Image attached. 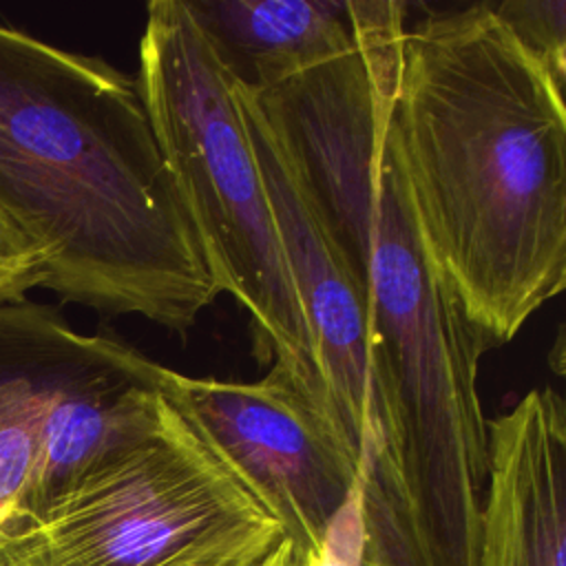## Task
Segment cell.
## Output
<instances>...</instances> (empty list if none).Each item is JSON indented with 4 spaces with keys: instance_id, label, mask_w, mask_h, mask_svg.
<instances>
[{
    "instance_id": "obj_1",
    "label": "cell",
    "mask_w": 566,
    "mask_h": 566,
    "mask_svg": "<svg viewBox=\"0 0 566 566\" xmlns=\"http://www.w3.org/2000/svg\"><path fill=\"white\" fill-rule=\"evenodd\" d=\"M402 2H360L354 44L268 88H248L367 312L391 394L405 504L438 546H480L486 418L480 358L495 343L431 263L398 164L389 106Z\"/></svg>"
},
{
    "instance_id": "obj_2",
    "label": "cell",
    "mask_w": 566,
    "mask_h": 566,
    "mask_svg": "<svg viewBox=\"0 0 566 566\" xmlns=\"http://www.w3.org/2000/svg\"><path fill=\"white\" fill-rule=\"evenodd\" d=\"M391 137L424 250L495 347L566 285V104L491 2L405 27Z\"/></svg>"
},
{
    "instance_id": "obj_3",
    "label": "cell",
    "mask_w": 566,
    "mask_h": 566,
    "mask_svg": "<svg viewBox=\"0 0 566 566\" xmlns=\"http://www.w3.org/2000/svg\"><path fill=\"white\" fill-rule=\"evenodd\" d=\"M0 210L66 303L186 336L219 296L137 80L2 22Z\"/></svg>"
},
{
    "instance_id": "obj_4",
    "label": "cell",
    "mask_w": 566,
    "mask_h": 566,
    "mask_svg": "<svg viewBox=\"0 0 566 566\" xmlns=\"http://www.w3.org/2000/svg\"><path fill=\"white\" fill-rule=\"evenodd\" d=\"M135 80L217 294L245 310L256 360L279 365L336 424L234 80L186 0L146 7Z\"/></svg>"
},
{
    "instance_id": "obj_5",
    "label": "cell",
    "mask_w": 566,
    "mask_h": 566,
    "mask_svg": "<svg viewBox=\"0 0 566 566\" xmlns=\"http://www.w3.org/2000/svg\"><path fill=\"white\" fill-rule=\"evenodd\" d=\"M283 535V522L166 400L150 438L38 513L4 520L0 566H248Z\"/></svg>"
},
{
    "instance_id": "obj_6",
    "label": "cell",
    "mask_w": 566,
    "mask_h": 566,
    "mask_svg": "<svg viewBox=\"0 0 566 566\" xmlns=\"http://www.w3.org/2000/svg\"><path fill=\"white\" fill-rule=\"evenodd\" d=\"M234 97L316 347L332 416L360 462L363 502L402 497L400 429L360 294L312 214L250 91L234 82Z\"/></svg>"
},
{
    "instance_id": "obj_7",
    "label": "cell",
    "mask_w": 566,
    "mask_h": 566,
    "mask_svg": "<svg viewBox=\"0 0 566 566\" xmlns=\"http://www.w3.org/2000/svg\"><path fill=\"white\" fill-rule=\"evenodd\" d=\"M172 409L316 555L338 509L360 489V462L336 424L279 367L252 382L195 378L159 365Z\"/></svg>"
},
{
    "instance_id": "obj_8",
    "label": "cell",
    "mask_w": 566,
    "mask_h": 566,
    "mask_svg": "<svg viewBox=\"0 0 566 566\" xmlns=\"http://www.w3.org/2000/svg\"><path fill=\"white\" fill-rule=\"evenodd\" d=\"M566 405L531 389L486 418V491L478 566H564Z\"/></svg>"
},
{
    "instance_id": "obj_9",
    "label": "cell",
    "mask_w": 566,
    "mask_h": 566,
    "mask_svg": "<svg viewBox=\"0 0 566 566\" xmlns=\"http://www.w3.org/2000/svg\"><path fill=\"white\" fill-rule=\"evenodd\" d=\"M99 340L75 332L51 305L0 303V524L20 509L53 407Z\"/></svg>"
},
{
    "instance_id": "obj_10",
    "label": "cell",
    "mask_w": 566,
    "mask_h": 566,
    "mask_svg": "<svg viewBox=\"0 0 566 566\" xmlns=\"http://www.w3.org/2000/svg\"><path fill=\"white\" fill-rule=\"evenodd\" d=\"M230 77L268 88L347 51L360 0H186Z\"/></svg>"
},
{
    "instance_id": "obj_11",
    "label": "cell",
    "mask_w": 566,
    "mask_h": 566,
    "mask_svg": "<svg viewBox=\"0 0 566 566\" xmlns=\"http://www.w3.org/2000/svg\"><path fill=\"white\" fill-rule=\"evenodd\" d=\"M509 31L546 66L564 88L566 80V2L564 0H509L491 4Z\"/></svg>"
},
{
    "instance_id": "obj_12",
    "label": "cell",
    "mask_w": 566,
    "mask_h": 566,
    "mask_svg": "<svg viewBox=\"0 0 566 566\" xmlns=\"http://www.w3.org/2000/svg\"><path fill=\"white\" fill-rule=\"evenodd\" d=\"M42 252L0 210V303L20 301L29 290L42 287Z\"/></svg>"
},
{
    "instance_id": "obj_13",
    "label": "cell",
    "mask_w": 566,
    "mask_h": 566,
    "mask_svg": "<svg viewBox=\"0 0 566 566\" xmlns=\"http://www.w3.org/2000/svg\"><path fill=\"white\" fill-rule=\"evenodd\" d=\"M365 553V522H363V491L338 509L327 524L312 566H363Z\"/></svg>"
},
{
    "instance_id": "obj_14",
    "label": "cell",
    "mask_w": 566,
    "mask_h": 566,
    "mask_svg": "<svg viewBox=\"0 0 566 566\" xmlns=\"http://www.w3.org/2000/svg\"><path fill=\"white\" fill-rule=\"evenodd\" d=\"M314 555L307 553L296 539L283 535L263 557L248 566H312Z\"/></svg>"
}]
</instances>
